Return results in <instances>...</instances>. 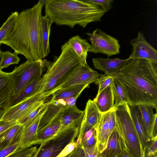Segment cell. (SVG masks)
Returning <instances> with one entry per match:
<instances>
[{
  "label": "cell",
  "instance_id": "cell-12",
  "mask_svg": "<svg viewBox=\"0 0 157 157\" xmlns=\"http://www.w3.org/2000/svg\"><path fill=\"white\" fill-rule=\"evenodd\" d=\"M47 98L41 93L35 94L4 110L1 120L16 121L23 114L36 103L45 101Z\"/></svg>",
  "mask_w": 157,
  "mask_h": 157
},
{
  "label": "cell",
  "instance_id": "cell-14",
  "mask_svg": "<svg viewBox=\"0 0 157 157\" xmlns=\"http://www.w3.org/2000/svg\"><path fill=\"white\" fill-rule=\"evenodd\" d=\"M61 124L59 131L69 127L79 128L82 121L84 111L79 109L75 105L65 106L59 113Z\"/></svg>",
  "mask_w": 157,
  "mask_h": 157
},
{
  "label": "cell",
  "instance_id": "cell-1",
  "mask_svg": "<svg viewBox=\"0 0 157 157\" xmlns=\"http://www.w3.org/2000/svg\"><path fill=\"white\" fill-rule=\"evenodd\" d=\"M123 88L129 106L157 107V62L131 59L112 75Z\"/></svg>",
  "mask_w": 157,
  "mask_h": 157
},
{
  "label": "cell",
  "instance_id": "cell-44",
  "mask_svg": "<svg viewBox=\"0 0 157 157\" xmlns=\"http://www.w3.org/2000/svg\"><path fill=\"white\" fill-rule=\"evenodd\" d=\"M117 157H132L125 150H123Z\"/></svg>",
  "mask_w": 157,
  "mask_h": 157
},
{
  "label": "cell",
  "instance_id": "cell-5",
  "mask_svg": "<svg viewBox=\"0 0 157 157\" xmlns=\"http://www.w3.org/2000/svg\"><path fill=\"white\" fill-rule=\"evenodd\" d=\"M115 109L116 128L123 149L132 157H144V151L131 117L129 106L124 103Z\"/></svg>",
  "mask_w": 157,
  "mask_h": 157
},
{
  "label": "cell",
  "instance_id": "cell-37",
  "mask_svg": "<svg viewBox=\"0 0 157 157\" xmlns=\"http://www.w3.org/2000/svg\"><path fill=\"white\" fill-rule=\"evenodd\" d=\"M144 156L149 157L157 155V136L150 138V140L144 151Z\"/></svg>",
  "mask_w": 157,
  "mask_h": 157
},
{
  "label": "cell",
  "instance_id": "cell-4",
  "mask_svg": "<svg viewBox=\"0 0 157 157\" xmlns=\"http://www.w3.org/2000/svg\"><path fill=\"white\" fill-rule=\"evenodd\" d=\"M60 55L49 64L43 76L44 83L40 93L47 98L57 90L81 64V61L67 42L61 47Z\"/></svg>",
  "mask_w": 157,
  "mask_h": 157
},
{
  "label": "cell",
  "instance_id": "cell-11",
  "mask_svg": "<svg viewBox=\"0 0 157 157\" xmlns=\"http://www.w3.org/2000/svg\"><path fill=\"white\" fill-rule=\"evenodd\" d=\"M100 75L87 64H81L75 70L58 90L74 85H89L95 82Z\"/></svg>",
  "mask_w": 157,
  "mask_h": 157
},
{
  "label": "cell",
  "instance_id": "cell-41",
  "mask_svg": "<svg viewBox=\"0 0 157 157\" xmlns=\"http://www.w3.org/2000/svg\"><path fill=\"white\" fill-rule=\"evenodd\" d=\"M17 124L16 121L0 120V134Z\"/></svg>",
  "mask_w": 157,
  "mask_h": 157
},
{
  "label": "cell",
  "instance_id": "cell-3",
  "mask_svg": "<svg viewBox=\"0 0 157 157\" xmlns=\"http://www.w3.org/2000/svg\"><path fill=\"white\" fill-rule=\"evenodd\" d=\"M45 15L58 25L85 28L90 23L101 21L105 13L101 7L76 0H46Z\"/></svg>",
  "mask_w": 157,
  "mask_h": 157
},
{
  "label": "cell",
  "instance_id": "cell-13",
  "mask_svg": "<svg viewBox=\"0 0 157 157\" xmlns=\"http://www.w3.org/2000/svg\"><path fill=\"white\" fill-rule=\"evenodd\" d=\"M46 107L35 118L23 125V128L19 142L21 149L28 148L38 144L37 138L38 127L41 118Z\"/></svg>",
  "mask_w": 157,
  "mask_h": 157
},
{
  "label": "cell",
  "instance_id": "cell-9",
  "mask_svg": "<svg viewBox=\"0 0 157 157\" xmlns=\"http://www.w3.org/2000/svg\"><path fill=\"white\" fill-rule=\"evenodd\" d=\"M116 127L115 108L102 114L96 128L97 144L101 154L105 149L108 139Z\"/></svg>",
  "mask_w": 157,
  "mask_h": 157
},
{
  "label": "cell",
  "instance_id": "cell-24",
  "mask_svg": "<svg viewBox=\"0 0 157 157\" xmlns=\"http://www.w3.org/2000/svg\"><path fill=\"white\" fill-rule=\"evenodd\" d=\"M129 108L131 117L144 151L149 144L150 138L147 135L144 131L137 106H131Z\"/></svg>",
  "mask_w": 157,
  "mask_h": 157
},
{
  "label": "cell",
  "instance_id": "cell-6",
  "mask_svg": "<svg viewBox=\"0 0 157 157\" xmlns=\"http://www.w3.org/2000/svg\"><path fill=\"white\" fill-rule=\"evenodd\" d=\"M79 128L69 127L40 144L33 157H66L80 143Z\"/></svg>",
  "mask_w": 157,
  "mask_h": 157
},
{
  "label": "cell",
  "instance_id": "cell-46",
  "mask_svg": "<svg viewBox=\"0 0 157 157\" xmlns=\"http://www.w3.org/2000/svg\"><path fill=\"white\" fill-rule=\"evenodd\" d=\"M4 110L0 108V120H1L4 113Z\"/></svg>",
  "mask_w": 157,
  "mask_h": 157
},
{
  "label": "cell",
  "instance_id": "cell-33",
  "mask_svg": "<svg viewBox=\"0 0 157 157\" xmlns=\"http://www.w3.org/2000/svg\"><path fill=\"white\" fill-rule=\"evenodd\" d=\"M20 60V58L16 52H14L12 53L9 51L3 52L0 64V70H2L12 64H17Z\"/></svg>",
  "mask_w": 157,
  "mask_h": 157
},
{
  "label": "cell",
  "instance_id": "cell-47",
  "mask_svg": "<svg viewBox=\"0 0 157 157\" xmlns=\"http://www.w3.org/2000/svg\"><path fill=\"white\" fill-rule=\"evenodd\" d=\"M1 43H0V64L1 61L2 56V54H3V52L2 51L1 49Z\"/></svg>",
  "mask_w": 157,
  "mask_h": 157
},
{
  "label": "cell",
  "instance_id": "cell-22",
  "mask_svg": "<svg viewBox=\"0 0 157 157\" xmlns=\"http://www.w3.org/2000/svg\"><path fill=\"white\" fill-rule=\"evenodd\" d=\"M124 150L116 127L110 136L106 147L101 153V157H117Z\"/></svg>",
  "mask_w": 157,
  "mask_h": 157
},
{
  "label": "cell",
  "instance_id": "cell-15",
  "mask_svg": "<svg viewBox=\"0 0 157 157\" xmlns=\"http://www.w3.org/2000/svg\"><path fill=\"white\" fill-rule=\"evenodd\" d=\"M131 60L129 57L125 59L97 58H93L92 62L95 69L112 75L120 70Z\"/></svg>",
  "mask_w": 157,
  "mask_h": 157
},
{
  "label": "cell",
  "instance_id": "cell-32",
  "mask_svg": "<svg viewBox=\"0 0 157 157\" xmlns=\"http://www.w3.org/2000/svg\"><path fill=\"white\" fill-rule=\"evenodd\" d=\"M18 12L12 13L0 28V43L5 38L13 26ZM2 44V43H1Z\"/></svg>",
  "mask_w": 157,
  "mask_h": 157
},
{
  "label": "cell",
  "instance_id": "cell-31",
  "mask_svg": "<svg viewBox=\"0 0 157 157\" xmlns=\"http://www.w3.org/2000/svg\"><path fill=\"white\" fill-rule=\"evenodd\" d=\"M112 87L115 101L114 108L124 103L128 104V100L123 89L117 79L115 78H114Z\"/></svg>",
  "mask_w": 157,
  "mask_h": 157
},
{
  "label": "cell",
  "instance_id": "cell-42",
  "mask_svg": "<svg viewBox=\"0 0 157 157\" xmlns=\"http://www.w3.org/2000/svg\"><path fill=\"white\" fill-rule=\"evenodd\" d=\"M79 96V95H77L63 99L65 102L66 106H72L75 105L76 99Z\"/></svg>",
  "mask_w": 157,
  "mask_h": 157
},
{
  "label": "cell",
  "instance_id": "cell-45",
  "mask_svg": "<svg viewBox=\"0 0 157 157\" xmlns=\"http://www.w3.org/2000/svg\"><path fill=\"white\" fill-rule=\"evenodd\" d=\"M78 157H86L84 149L82 146Z\"/></svg>",
  "mask_w": 157,
  "mask_h": 157
},
{
  "label": "cell",
  "instance_id": "cell-18",
  "mask_svg": "<svg viewBox=\"0 0 157 157\" xmlns=\"http://www.w3.org/2000/svg\"><path fill=\"white\" fill-rule=\"evenodd\" d=\"M43 83V76L32 81L16 96L11 100L9 107L14 105L35 94L40 93Z\"/></svg>",
  "mask_w": 157,
  "mask_h": 157
},
{
  "label": "cell",
  "instance_id": "cell-23",
  "mask_svg": "<svg viewBox=\"0 0 157 157\" xmlns=\"http://www.w3.org/2000/svg\"><path fill=\"white\" fill-rule=\"evenodd\" d=\"M52 23V21L47 16H42L40 33L42 59L47 56L50 51L49 38Z\"/></svg>",
  "mask_w": 157,
  "mask_h": 157
},
{
  "label": "cell",
  "instance_id": "cell-38",
  "mask_svg": "<svg viewBox=\"0 0 157 157\" xmlns=\"http://www.w3.org/2000/svg\"><path fill=\"white\" fill-rule=\"evenodd\" d=\"M83 149L86 157H101L97 143L90 147Z\"/></svg>",
  "mask_w": 157,
  "mask_h": 157
},
{
  "label": "cell",
  "instance_id": "cell-43",
  "mask_svg": "<svg viewBox=\"0 0 157 157\" xmlns=\"http://www.w3.org/2000/svg\"><path fill=\"white\" fill-rule=\"evenodd\" d=\"M81 147L80 143L66 157H78Z\"/></svg>",
  "mask_w": 157,
  "mask_h": 157
},
{
  "label": "cell",
  "instance_id": "cell-29",
  "mask_svg": "<svg viewBox=\"0 0 157 157\" xmlns=\"http://www.w3.org/2000/svg\"><path fill=\"white\" fill-rule=\"evenodd\" d=\"M49 103V101L45 102L43 101L34 104L17 121V123L23 126L36 117Z\"/></svg>",
  "mask_w": 157,
  "mask_h": 157
},
{
  "label": "cell",
  "instance_id": "cell-34",
  "mask_svg": "<svg viewBox=\"0 0 157 157\" xmlns=\"http://www.w3.org/2000/svg\"><path fill=\"white\" fill-rule=\"evenodd\" d=\"M114 78L112 75H108L105 73L101 74L100 77L95 82L98 85V88L97 94H99L102 90L107 87L113 85Z\"/></svg>",
  "mask_w": 157,
  "mask_h": 157
},
{
  "label": "cell",
  "instance_id": "cell-39",
  "mask_svg": "<svg viewBox=\"0 0 157 157\" xmlns=\"http://www.w3.org/2000/svg\"><path fill=\"white\" fill-rule=\"evenodd\" d=\"M21 149L19 143L0 149V157H6L17 150Z\"/></svg>",
  "mask_w": 157,
  "mask_h": 157
},
{
  "label": "cell",
  "instance_id": "cell-36",
  "mask_svg": "<svg viewBox=\"0 0 157 157\" xmlns=\"http://www.w3.org/2000/svg\"><path fill=\"white\" fill-rule=\"evenodd\" d=\"M83 2L100 6L105 13L110 10L113 0H82Z\"/></svg>",
  "mask_w": 157,
  "mask_h": 157
},
{
  "label": "cell",
  "instance_id": "cell-19",
  "mask_svg": "<svg viewBox=\"0 0 157 157\" xmlns=\"http://www.w3.org/2000/svg\"><path fill=\"white\" fill-rule=\"evenodd\" d=\"M23 126L16 124L0 134V149L19 143Z\"/></svg>",
  "mask_w": 157,
  "mask_h": 157
},
{
  "label": "cell",
  "instance_id": "cell-16",
  "mask_svg": "<svg viewBox=\"0 0 157 157\" xmlns=\"http://www.w3.org/2000/svg\"><path fill=\"white\" fill-rule=\"evenodd\" d=\"M13 80L10 73L0 70V108L5 110L11 99Z\"/></svg>",
  "mask_w": 157,
  "mask_h": 157
},
{
  "label": "cell",
  "instance_id": "cell-8",
  "mask_svg": "<svg viewBox=\"0 0 157 157\" xmlns=\"http://www.w3.org/2000/svg\"><path fill=\"white\" fill-rule=\"evenodd\" d=\"M86 34L91 43L88 52L102 53L108 57L120 53V45L119 41L99 29H96L92 33Z\"/></svg>",
  "mask_w": 157,
  "mask_h": 157
},
{
  "label": "cell",
  "instance_id": "cell-21",
  "mask_svg": "<svg viewBox=\"0 0 157 157\" xmlns=\"http://www.w3.org/2000/svg\"><path fill=\"white\" fill-rule=\"evenodd\" d=\"M76 53L82 64H87L86 58L90 44L78 35L73 36L67 42Z\"/></svg>",
  "mask_w": 157,
  "mask_h": 157
},
{
  "label": "cell",
  "instance_id": "cell-10",
  "mask_svg": "<svg viewBox=\"0 0 157 157\" xmlns=\"http://www.w3.org/2000/svg\"><path fill=\"white\" fill-rule=\"evenodd\" d=\"M132 47L129 57L131 59H143L157 62V51L146 40L143 33L138 32L137 37L130 41Z\"/></svg>",
  "mask_w": 157,
  "mask_h": 157
},
{
  "label": "cell",
  "instance_id": "cell-26",
  "mask_svg": "<svg viewBox=\"0 0 157 157\" xmlns=\"http://www.w3.org/2000/svg\"><path fill=\"white\" fill-rule=\"evenodd\" d=\"M64 106L57 101H50L41 118L37 132L50 122L59 114Z\"/></svg>",
  "mask_w": 157,
  "mask_h": 157
},
{
  "label": "cell",
  "instance_id": "cell-35",
  "mask_svg": "<svg viewBox=\"0 0 157 157\" xmlns=\"http://www.w3.org/2000/svg\"><path fill=\"white\" fill-rule=\"evenodd\" d=\"M37 146L19 149L6 157H33L37 151Z\"/></svg>",
  "mask_w": 157,
  "mask_h": 157
},
{
  "label": "cell",
  "instance_id": "cell-25",
  "mask_svg": "<svg viewBox=\"0 0 157 157\" xmlns=\"http://www.w3.org/2000/svg\"><path fill=\"white\" fill-rule=\"evenodd\" d=\"M61 124L59 114L50 122L37 132V142L40 144L54 136L59 131Z\"/></svg>",
  "mask_w": 157,
  "mask_h": 157
},
{
  "label": "cell",
  "instance_id": "cell-30",
  "mask_svg": "<svg viewBox=\"0 0 157 157\" xmlns=\"http://www.w3.org/2000/svg\"><path fill=\"white\" fill-rule=\"evenodd\" d=\"M137 106L144 131L149 137L151 126L155 116L153 112L154 108L152 106L143 105Z\"/></svg>",
  "mask_w": 157,
  "mask_h": 157
},
{
  "label": "cell",
  "instance_id": "cell-2",
  "mask_svg": "<svg viewBox=\"0 0 157 157\" xmlns=\"http://www.w3.org/2000/svg\"><path fill=\"white\" fill-rule=\"evenodd\" d=\"M46 0L39 1L18 13L14 24L1 43L27 60H42L40 40L42 10Z\"/></svg>",
  "mask_w": 157,
  "mask_h": 157
},
{
  "label": "cell",
  "instance_id": "cell-7",
  "mask_svg": "<svg viewBox=\"0 0 157 157\" xmlns=\"http://www.w3.org/2000/svg\"><path fill=\"white\" fill-rule=\"evenodd\" d=\"M44 66L43 60H27L19 66L15 67L13 71L10 72L13 80L11 100L29 84L41 77Z\"/></svg>",
  "mask_w": 157,
  "mask_h": 157
},
{
  "label": "cell",
  "instance_id": "cell-20",
  "mask_svg": "<svg viewBox=\"0 0 157 157\" xmlns=\"http://www.w3.org/2000/svg\"><path fill=\"white\" fill-rule=\"evenodd\" d=\"M101 115L94 100L89 99L86 102L84 110L82 121L87 126L96 129Z\"/></svg>",
  "mask_w": 157,
  "mask_h": 157
},
{
  "label": "cell",
  "instance_id": "cell-28",
  "mask_svg": "<svg viewBox=\"0 0 157 157\" xmlns=\"http://www.w3.org/2000/svg\"><path fill=\"white\" fill-rule=\"evenodd\" d=\"M89 87V85H77L59 89L52 94L50 101H57L71 96L80 95L84 89Z\"/></svg>",
  "mask_w": 157,
  "mask_h": 157
},
{
  "label": "cell",
  "instance_id": "cell-48",
  "mask_svg": "<svg viewBox=\"0 0 157 157\" xmlns=\"http://www.w3.org/2000/svg\"><path fill=\"white\" fill-rule=\"evenodd\" d=\"M144 157H146L145 156H144ZM157 157V155H154V156H151V157Z\"/></svg>",
  "mask_w": 157,
  "mask_h": 157
},
{
  "label": "cell",
  "instance_id": "cell-17",
  "mask_svg": "<svg viewBox=\"0 0 157 157\" xmlns=\"http://www.w3.org/2000/svg\"><path fill=\"white\" fill-rule=\"evenodd\" d=\"M112 85L107 87L97 94L93 100L102 114L114 108V99Z\"/></svg>",
  "mask_w": 157,
  "mask_h": 157
},
{
  "label": "cell",
  "instance_id": "cell-40",
  "mask_svg": "<svg viewBox=\"0 0 157 157\" xmlns=\"http://www.w3.org/2000/svg\"><path fill=\"white\" fill-rule=\"evenodd\" d=\"M157 136V113L155 116L151 124L149 132V138H151Z\"/></svg>",
  "mask_w": 157,
  "mask_h": 157
},
{
  "label": "cell",
  "instance_id": "cell-27",
  "mask_svg": "<svg viewBox=\"0 0 157 157\" xmlns=\"http://www.w3.org/2000/svg\"><path fill=\"white\" fill-rule=\"evenodd\" d=\"M78 136L80 138V144L83 148L90 147L97 143L96 128L87 126L82 121L79 128Z\"/></svg>",
  "mask_w": 157,
  "mask_h": 157
}]
</instances>
